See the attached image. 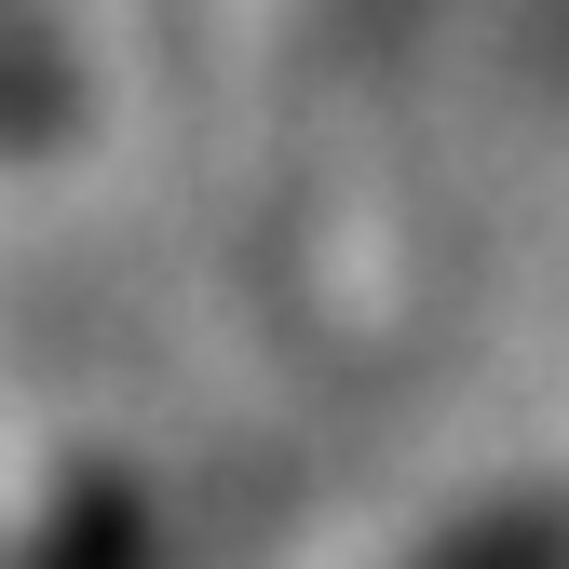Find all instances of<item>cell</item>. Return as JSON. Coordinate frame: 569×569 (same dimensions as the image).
I'll list each match as a JSON object with an SVG mask.
<instances>
[{"label":"cell","mask_w":569,"mask_h":569,"mask_svg":"<svg viewBox=\"0 0 569 569\" xmlns=\"http://www.w3.org/2000/svg\"><path fill=\"white\" fill-rule=\"evenodd\" d=\"M68 136V41L54 0H0V150H54Z\"/></svg>","instance_id":"6da1fadb"}]
</instances>
